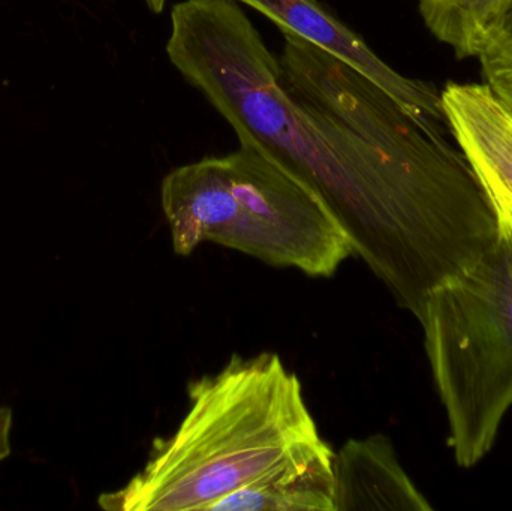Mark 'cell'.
<instances>
[{"label":"cell","mask_w":512,"mask_h":511,"mask_svg":"<svg viewBox=\"0 0 512 511\" xmlns=\"http://www.w3.org/2000/svg\"><path fill=\"white\" fill-rule=\"evenodd\" d=\"M167 56L234 129L327 204L352 255L417 320L436 288L474 266L501 237L495 207L453 135L418 125L393 98L358 134L291 89L279 57L233 0H182Z\"/></svg>","instance_id":"obj_1"},{"label":"cell","mask_w":512,"mask_h":511,"mask_svg":"<svg viewBox=\"0 0 512 511\" xmlns=\"http://www.w3.org/2000/svg\"><path fill=\"white\" fill-rule=\"evenodd\" d=\"M176 431L156 438L123 488L99 495L107 511L210 510L233 492L324 446L297 374L274 353L234 354L192 381Z\"/></svg>","instance_id":"obj_2"},{"label":"cell","mask_w":512,"mask_h":511,"mask_svg":"<svg viewBox=\"0 0 512 511\" xmlns=\"http://www.w3.org/2000/svg\"><path fill=\"white\" fill-rule=\"evenodd\" d=\"M161 203L177 255L201 243L312 278H331L352 255L345 231L303 180L251 146L174 168Z\"/></svg>","instance_id":"obj_3"},{"label":"cell","mask_w":512,"mask_h":511,"mask_svg":"<svg viewBox=\"0 0 512 511\" xmlns=\"http://www.w3.org/2000/svg\"><path fill=\"white\" fill-rule=\"evenodd\" d=\"M420 324L459 467L492 452L512 408V236L436 288Z\"/></svg>","instance_id":"obj_4"},{"label":"cell","mask_w":512,"mask_h":511,"mask_svg":"<svg viewBox=\"0 0 512 511\" xmlns=\"http://www.w3.org/2000/svg\"><path fill=\"white\" fill-rule=\"evenodd\" d=\"M251 6L316 47L333 54L391 96L418 125L436 135H453L441 92L433 84L406 77L381 59L358 33L318 0H233Z\"/></svg>","instance_id":"obj_5"},{"label":"cell","mask_w":512,"mask_h":511,"mask_svg":"<svg viewBox=\"0 0 512 511\" xmlns=\"http://www.w3.org/2000/svg\"><path fill=\"white\" fill-rule=\"evenodd\" d=\"M441 95L457 146L486 188L499 228L512 236V111L484 83H448Z\"/></svg>","instance_id":"obj_6"},{"label":"cell","mask_w":512,"mask_h":511,"mask_svg":"<svg viewBox=\"0 0 512 511\" xmlns=\"http://www.w3.org/2000/svg\"><path fill=\"white\" fill-rule=\"evenodd\" d=\"M333 474L336 511L433 510L385 435L349 440L334 453Z\"/></svg>","instance_id":"obj_7"},{"label":"cell","mask_w":512,"mask_h":511,"mask_svg":"<svg viewBox=\"0 0 512 511\" xmlns=\"http://www.w3.org/2000/svg\"><path fill=\"white\" fill-rule=\"evenodd\" d=\"M333 459L325 443L228 495L212 511H336Z\"/></svg>","instance_id":"obj_8"},{"label":"cell","mask_w":512,"mask_h":511,"mask_svg":"<svg viewBox=\"0 0 512 511\" xmlns=\"http://www.w3.org/2000/svg\"><path fill=\"white\" fill-rule=\"evenodd\" d=\"M511 8L512 0H420L427 29L459 59L480 57Z\"/></svg>","instance_id":"obj_9"},{"label":"cell","mask_w":512,"mask_h":511,"mask_svg":"<svg viewBox=\"0 0 512 511\" xmlns=\"http://www.w3.org/2000/svg\"><path fill=\"white\" fill-rule=\"evenodd\" d=\"M478 60L484 84L512 111V33H496Z\"/></svg>","instance_id":"obj_10"},{"label":"cell","mask_w":512,"mask_h":511,"mask_svg":"<svg viewBox=\"0 0 512 511\" xmlns=\"http://www.w3.org/2000/svg\"><path fill=\"white\" fill-rule=\"evenodd\" d=\"M14 425V413L9 407H0V462L11 456V434Z\"/></svg>","instance_id":"obj_11"},{"label":"cell","mask_w":512,"mask_h":511,"mask_svg":"<svg viewBox=\"0 0 512 511\" xmlns=\"http://www.w3.org/2000/svg\"><path fill=\"white\" fill-rule=\"evenodd\" d=\"M144 2H146V5L149 6V9L153 14H162L168 0H144Z\"/></svg>","instance_id":"obj_12"},{"label":"cell","mask_w":512,"mask_h":511,"mask_svg":"<svg viewBox=\"0 0 512 511\" xmlns=\"http://www.w3.org/2000/svg\"><path fill=\"white\" fill-rule=\"evenodd\" d=\"M507 29L510 30V32L512 33V8H511V11H510V14H508V17H507Z\"/></svg>","instance_id":"obj_13"}]
</instances>
